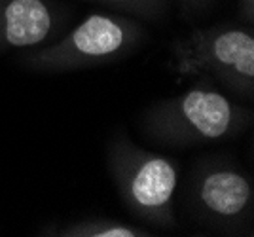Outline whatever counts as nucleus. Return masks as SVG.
Instances as JSON below:
<instances>
[{
	"mask_svg": "<svg viewBox=\"0 0 254 237\" xmlns=\"http://www.w3.org/2000/svg\"><path fill=\"white\" fill-rule=\"evenodd\" d=\"M253 112L212 87L195 86L152 103L142 129L163 146H195L233 139L251 127Z\"/></svg>",
	"mask_w": 254,
	"mask_h": 237,
	"instance_id": "nucleus-1",
	"label": "nucleus"
},
{
	"mask_svg": "<svg viewBox=\"0 0 254 237\" xmlns=\"http://www.w3.org/2000/svg\"><path fill=\"white\" fill-rule=\"evenodd\" d=\"M173 70L212 78L235 95L253 99L254 29L220 23L182 34L173 42Z\"/></svg>",
	"mask_w": 254,
	"mask_h": 237,
	"instance_id": "nucleus-4",
	"label": "nucleus"
},
{
	"mask_svg": "<svg viewBox=\"0 0 254 237\" xmlns=\"http://www.w3.org/2000/svg\"><path fill=\"white\" fill-rule=\"evenodd\" d=\"M146 29L133 17L91 13L72 31L27 52L23 63L36 72H74L108 65L133 54Z\"/></svg>",
	"mask_w": 254,
	"mask_h": 237,
	"instance_id": "nucleus-3",
	"label": "nucleus"
},
{
	"mask_svg": "<svg viewBox=\"0 0 254 237\" xmlns=\"http://www.w3.org/2000/svg\"><path fill=\"white\" fill-rule=\"evenodd\" d=\"M44 236H57V237H150V230L140 228L137 224H129L116 218H84L68 222L64 226L50 228L44 232Z\"/></svg>",
	"mask_w": 254,
	"mask_h": 237,
	"instance_id": "nucleus-7",
	"label": "nucleus"
},
{
	"mask_svg": "<svg viewBox=\"0 0 254 237\" xmlns=\"http://www.w3.org/2000/svg\"><path fill=\"white\" fill-rule=\"evenodd\" d=\"M66 13L55 0H0V52L34 50L61 36Z\"/></svg>",
	"mask_w": 254,
	"mask_h": 237,
	"instance_id": "nucleus-6",
	"label": "nucleus"
},
{
	"mask_svg": "<svg viewBox=\"0 0 254 237\" xmlns=\"http://www.w3.org/2000/svg\"><path fill=\"white\" fill-rule=\"evenodd\" d=\"M106 165L122 201L133 215L161 230L177 228L179 169L171 158L137 146L126 133H118L106 148Z\"/></svg>",
	"mask_w": 254,
	"mask_h": 237,
	"instance_id": "nucleus-2",
	"label": "nucleus"
},
{
	"mask_svg": "<svg viewBox=\"0 0 254 237\" xmlns=\"http://www.w3.org/2000/svg\"><path fill=\"white\" fill-rule=\"evenodd\" d=\"M180 4L190 11H203L211 6L214 0H179Z\"/></svg>",
	"mask_w": 254,
	"mask_h": 237,
	"instance_id": "nucleus-10",
	"label": "nucleus"
},
{
	"mask_svg": "<svg viewBox=\"0 0 254 237\" xmlns=\"http://www.w3.org/2000/svg\"><path fill=\"white\" fill-rule=\"evenodd\" d=\"M195 220L228 236H253L254 188L249 173L230 160H203L190 177Z\"/></svg>",
	"mask_w": 254,
	"mask_h": 237,
	"instance_id": "nucleus-5",
	"label": "nucleus"
},
{
	"mask_svg": "<svg viewBox=\"0 0 254 237\" xmlns=\"http://www.w3.org/2000/svg\"><path fill=\"white\" fill-rule=\"evenodd\" d=\"M239 15L243 19V25L253 27L254 25V0H237Z\"/></svg>",
	"mask_w": 254,
	"mask_h": 237,
	"instance_id": "nucleus-9",
	"label": "nucleus"
},
{
	"mask_svg": "<svg viewBox=\"0 0 254 237\" xmlns=\"http://www.w3.org/2000/svg\"><path fill=\"white\" fill-rule=\"evenodd\" d=\"M85 2H93L97 6L112 8L127 15H133L137 19H148V21H158L169 11L167 0H85Z\"/></svg>",
	"mask_w": 254,
	"mask_h": 237,
	"instance_id": "nucleus-8",
	"label": "nucleus"
}]
</instances>
